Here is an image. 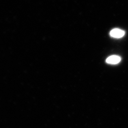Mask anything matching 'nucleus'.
Wrapping results in <instances>:
<instances>
[{"label":"nucleus","mask_w":128,"mask_h":128,"mask_svg":"<svg viewBox=\"0 0 128 128\" xmlns=\"http://www.w3.org/2000/svg\"><path fill=\"white\" fill-rule=\"evenodd\" d=\"M125 31L118 28L114 29L110 32V35L114 38H120L124 36Z\"/></svg>","instance_id":"obj_1"},{"label":"nucleus","mask_w":128,"mask_h":128,"mask_svg":"<svg viewBox=\"0 0 128 128\" xmlns=\"http://www.w3.org/2000/svg\"><path fill=\"white\" fill-rule=\"evenodd\" d=\"M121 60V57L117 56H112L106 60V62L108 64H115L119 63Z\"/></svg>","instance_id":"obj_2"}]
</instances>
